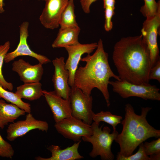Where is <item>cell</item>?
<instances>
[{"label":"cell","instance_id":"277c9868","mask_svg":"<svg viewBox=\"0 0 160 160\" xmlns=\"http://www.w3.org/2000/svg\"><path fill=\"white\" fill-rule=\"evenodd\" d=\"M100 123L94 121L91 124L92 135L89 137H83V141L90 143L92 149L89 153L91 157L94 158L100 156L103 160H113L114 156L111 150L112 143L119 133L116 130L110 133L111 130L107 126L103 129V125L99 127Z\"/></svg>","mask_w":160,"mask_h":160},{"label":"cell","instance_id":"44dd1931","mask_svg":"<svg viewBox=\"0 0 160 160\" xmlns=\"http://www.w3.org/2000/svg\"><path fill=\"white\" fill-rule=\"evenodd\" d=\"M3 99L8 102L17 105L24 110L26 113L31 112L30 104L23 102L15 93L9 91L0 85V99Z\"/></svg>","mask_w":160,"mask_h":160},{"label":"cell","instance_id":"7402d4cb","mask_svg":"<svg viewBox=\"0 0 160 160\" xmlns=\"http://www.w3.org/2000/svg\"><path fill=\"white\" fill-rule=\"evenodd\" d=\"M122 119L121 116L113 114L109 111H102L94 114L93 121L98 123L101 121L105 122L111 126L113 131H115L116 130V126L121 123Z\"/></svg>","mask_w":160,"mask_h":160},{"label":"cell","instance_id":"9c48e42d","mask_svg":"<svg viewBox=\"0 0 160 160\" xmlns=\"http://www.w3.org/2000/svg\"><path fill=\"white\" fill-rule=\"evenodd\" d=\"M29 23L27 21L22 23L20 26V40L16 48L13 51L7 53L4 59L6 63L13 60L16 57L22 56H28L35 58L42 65L46 64L51 62L47 57L35 53L32 50L27 43L28 36V27Z\"/></svg>","mask_w":160,"mask_h":160},{"label":"cell","instance_id":"603a6c76","mask_svg":"<svg viewBox=\"0 0 160 160\" xmlns=\"http://www.w3.org/2000/svg\"><path fill=\"white\" fill-rule=\"evenodd\" d=\"M10 42L7 41L3 44L0 45V85L6 89L12 91L13 89V84L6 81L2 72V67L4 59L10 48Z\"/></svg>","mask_w":160,"mask_h":160},{"label":"cell","instance_id":"7a4b0ae2","mask_svg":"<svg viewBox=\"0 0 160 160\" xmlns=\"http://www.w3.org/2000/svg\"><path fill=\"white\" fill-rule=\"evenodd\" d=\"M94 53L87 54L80 61L86 63L84 66H80L74 75V85L87 95H91L94 88L102 94L108 107L110 105V96L108 89L109 80L113 78L121 80L112 71L108 61V54L105 51L101 39L97 42Z\"/></svg>","mask_w":160,"mask_h":160},{"label":"cell","instance_id":"9a60e30c","mask_svg":"<svg viewBox=\"0 0 160 160\" xmlns=\"http://www.w3.org/2000/svg\"><path fill=\"white\" fill-rule=\"evenodd\" d=\"M12 69L24 83L40 82L44 73L42 64L31 65L22 59L13 62Z\"/></svg>","mask_w":160,"mask_h":160},{"label":"cell","instance_id":"83f0119b","mask_svg":"<svg viewBox=\"0 0 160 160\" xmlns=\"http://www.w3.org/2000/svg\"><path fill=\"white\" fill-rule=\"evenodd\" d=\"M149 79L156 80L160 82V58L154 65L151 68L150 71Z\"/></svg>","mask_w":160,"mask_h":160},{"label":"cell","instance_id":"f546056e","mask_svg":"<svg viewBox=\"0 0 160 160\" xmlns=\"http://www.w3.org/2000/svg\"><path fill=\"white\" fill-rule=\"evenodd\" d=\"M104 9H108L114 10L115 0H103Z\"/></svg>","mask_w":160,"mask_h":160},{"label":"cell","instance_id":"d4e9b609","mask_svg":"<svg viewBox=\"0 0 160 160\" xmlns=\"http://www.w3.org/2000/svg\"><path fill=\"white\" fill-rule=\"evenodd\" d=\"M144 5L140 8V11L143 15L149 19L154 17L160 9V1L156 2L155 0H144Z\"/></svg>","mask_w":160,"mask_h":160},{"label":"cell","instance_id":"ba28073f","mask_svg":"<svg viewBox=\"0 0 160 160\" xmlns=\"http://www.w3.org/2000/svg\"><path fill=\"white\" fill-rule=\"evenodd\" d=\"M160 25V9L154 17L144 21L141 30L142 39L148 50L152 67L160 58L157 41Z\"/></svg>","mask_w":160,"mask_h":160},{"label":"cell","instance_id":"d6986e66","mask_svg":"<svg viewBox=\"0 0 160 160\" xmlns=\"http://www.w3.org/2000/svg\"><path fill=\"white\" fill-rule=\"evenodd\" d=\"M20 98L32 101L44 95L40 82L24 83L17 87L15 92Z\"/></svg>","mask_w":160,"mask_h":160},{"label":"cell","instance_id":"4dcf8cb0","mask_svg":"<svg viewBox=\"0 0 160 160\" xmlns=\"http://www.w3.org/2000/svg\"><path fill=\"white\" fill-rule=\"evenodd\" d=\"M4 0H0V14L4 13L5 10L4 8Z\"/></svg>","mask_w":160,"mask_h":160},{"label":"cell","instance_id":"f1b7e54d","mask_svg":"<svg viewBox=\"0 0 160 160\" xmlns=\"http://www.w3.org/2000/svg\"><path fill=\"white\" fill-rule=\"evenodd\" d=\"M97 0H80L82 8L86 13L90 12V7L91 5Z\"/></svg>","mask_w":160,"mask_h":160},{"label":"cell","instance_id":"5bb4252c","mask_svg":"<svg viewBox=\"0 0 160 160\" xmlns=\"http://www.w3.org/2000/svg\"><path fill=\"white\" fill-rule=\"evenodd\" d=\"M43 93L55 123L72 116L69 100L65 99L58 96L54 91L43 90Z\"/></svg>","mask_w":160,"mask_h":160},{"label":"cell","instance_id":"4316f807","mask_svg":"<svg viewBox=\"0 0 160 160\" xmlns=\"http://www.w3.org/2000/svg\"><path fill=\"white\" fill-rule=\"evenodd\" d=\"M14 154L12 145L5 140L0 134V156L11 159Z\"/></svg>","mask_w":160,"mask_h":160},{"label":"cell","instance_id":"6da1fadb","mask_svg":"<svg viewBox=\"0 0 160 160\" xmlns=\"http://www.w3.org/2000/svg\"><path fill=\"white\" fill-rule=\"evenodd\" d=\"M112 59L121 80L137 84H149L152 66L141 35L121 38L114 46Z\"/></svg>","mask_w":160,"mask_h":160},{"label":"cell","instance_id":"e0dca14e","mask_svg":"<svg viewBox=\"0 0 160 160\" xmlns=\"http://www.w3.org/2000/svg\"><path fill=\"white\" fill-rule=\"evenodd\" d=\"M80 31L79 26L60 28L52 44V47L53 48H65L78 44Z\"/></svg>","mask_w":160,"mask_h":160},{"label":"cell","instance_id":"5b68a950","mask_svg":"<svg viewBox=\"0 0 160 160\" xmlns=\"http://www.w3.org/2000/svg\"><path fill=\"white\" fill-rule=\"evenodd\" d=\"M109 84L112 86L113 91L123 98L135 97L146 100H160V89L155 85L137 84L117 80L110 81Z\"/></svg>","mask_w":160,"mask_h":160},{"label":"cell","instance_id":"2e32d148","mask_svg":"<svg viewBox=\"0 0 160 160\" xmlns=\"http://www.w3.org/2000/svg\"><path fill=\"white\" fill-rule=\"evenodd\" d=\"M81 140L76 142L72 146L62 149L58 146L52 145L47 148L51 153V157L44 158L40 156L36 157L37 160H76L83 159L78 151Z\"/></svg>","mask_w":160,"mask_h":160},{"label":"cell","instance_id":"ac0fdd59","mask_svg":"<svg viewBox=\"0 0 160 160\" xmlns=\"http://www.w3.org/2000/svg\"><path fill=\"white\" fill-rule=\"evenodd\" d=\"M26 112L17 105L8 103L0 99V129H2L9 123H13Z\"/></svg>","mask_w":160,"mask_h":160},{"label":"cell","instance_id":"8992f818","mask_svg":"<svg viewBox=\"0 0 160 160\" xmlns=\"http://www.w3.org/2000/svg\"><path fill=\"white\" fill-rule=\"evenodd\" d=\"M72 116L91 125L95 113L92 110L93 98L74 85L71 87L69 97Z\"/></svg>","mask_w":160,"mask_h":160},{"label":"cell","instance_id":"484cf974","mask_svg":"<svg viewBox=\"0 0 160 160\" xmlns=\"http://www.w3.org/2000/svg\"><path fill=\"white\" fill-rule=\"evenodd\" d=\"M142 143L138 146V151L134 154L127 156H125L118 153L117 160H151V158L145 153Z\"/></svg>","mask_w":160,"mask_h":160},{"label":"cell","instance_id":"3957f363","mask_svg":"<svg viewBox=\"0 0 160 160\" xmlns=\"http://www.w3.org/2000/svg\"><path fill=\"white\" fill-rule=\"evenodd\" d=\"M151 108L148 107H142L141 114L138 115L135 113L131 104L125 105V117L121 123L122 130L114 140L119 145V153L125 156H129L147 139L160 137V130L150 125L146 119Z\"/></svg>","mask_w":160,"mask_h":160},{"label":"cell","instance_id":"ffe728a7","mask_svg":"<svg viewBox=\"0 0 160 160\" xmlns=\"http://www.w3.org/2000/svg\"><path fill=\"white\" fill-rule=\"evenodd\" d=\"M59 25L61 28L79 26L75 14L73 0H69L62 14Z\"/></svg>","mask_w":160,"mask_h":160},{"label":"cell","instance_id":"4fadbf2b","mask_svg":"<svg viewBox=\"0 0 160 160\" xmlns=\"http://www.w3.org/2000/svg\"><path fill=\"white\" fill-rule=\"evenodd\" d=\"M64 60L61 57L52 61L55 70L52 80L55 93L63 99L69 100L71 87L68 84L69 73L65 68Z\"/></svg>","mask_w":160,"mask_h":160},{"label":"cell","instance_id":"7c38bea8","mask_svg":"<svg viewBox=\"0 0 160 160\" xmlns=\"http://www.w3.org/2000/svg\"><path fill=\"white\" fill-rule=\"evenodd\" d=\"M69 0H45L39 19L45 28L53 30L59 26L62 14Z\"/></svg>","mask_w":160,"mask_h":160},{"label":"cell","instance_id":"52a82bcc","mask_svg":"<svg viewBox=\"0 0 160 160\" xmlns=\"http://www.w3.org/2000/svg\"><path fill=\"white\" fill-rule=\"evenodd\" d=\"M54 127L64 137L75 142L81 140L83 137L91 135L93 133L91 125L72 116L55 123Z\"/></svg>","mask_w":160,"mask_h":160},{"label":"cell","instance_id":"cb8c5ba5","mask_svg":"<svg viewBox=\"0 0 160 160\" xmlns=\"http://www.w3.org/2000/svg\"><path fill=\"white\" fill-rule=\"evenodd\" d=\"M143 145L146 154L151 160H160V137L150 142H145Z\"/></svg>","mask_w":160,"mask_h":160},{"label":"cell","instance_id":"1f68e13d","mask_svg":"<svg viewBox=\"0 0 160 160\" xmlns=\"http://www.w3.org/2000/svg\"><path fill=\"white\" fill-rule=\"evenodd\" d=\"M38 1H45V0H37Z\"/></svg>","mask_w":160,"mask_h":160},{"label":"cell","instance_id":"30bf717a","mask_svg":"<svg viewBox=\"0 0 160 160\" xmlns=\"http://www.w3.org/2000/svg\"><path fill=\"white\" fill-rule=\"evenodd\" d=\"M48 129L47 122L37 120L31 113H28L25 120L13 122L9 125L7 129V138L9 141H13L32 130L38 129L47 132Z\"/></svg>","mask_w":160,"mask_h":160},{"label":"cell","instance_id":"8fae6325","mask_svg":"<svg viewBox=\"0 0 160 160\" xmlns=\"http://www.w3.org/2000/svg\"><path fill=\"white\" fill-rule=\"evenodd\" d=\"M97 45L96 42L87 44L79 43L65 48L68 55L65 67L69 72L68 84L71 87L74 85V75L81 57L85 53L90 54L97 48Z\"/></svg>","mask_w":160,"mask_h":160}]
</instances>
